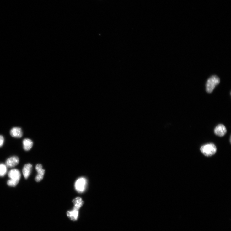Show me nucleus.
<instances>
[{
    "label": "nucleus",
    "instance_id": "0eeeda50",
    "mask_svg": "<svg viewBox=\"0 0 231 231\" xmlns=\"http://www.w3.org/2000/svg\"><path fill=\"white\" fill-rule=\"evenodd\" d=\"M214 132L216 135L220 137L224 136L227 133V129L225 126L223 124L218 125L214 129Z\"/></svg>",
    "mask_w": 231,
    "mask_h": 231
},
{
    "label": "nucleus",
    "instance_id": "f8f14e48",
    "mask_svg": "<svg viewBox=\"0 0 231 231\" xmlns=\"http://www.w3.org/2000/svg\"><path fill=\"white\" fill-rule=\"evenodd\" d=\"M78 214V210L74 209L71 211H68L67 212V216L72 220L74 221L77 219Z\"/></svg>",
    "mask_w": 231,
    "mask_h": 231
},
{
    "label": "nucleus",
    "instance_id": "423d86ee",
    "mask_svg": "<svg viewBox=\"0 0 231 231\" xmlns=\"http://www.w3.org/2000/svg\"><path fill=\"white\" fill-rule=\"evenodd\" d=\"M35 169L37 172V175L35 178V180L36 182H39L43 179L45 171L43 169L42 166L40 164H37L36 166Z\"/></svg>",
    "mask_w": 231,
    "mask_h": 231
},
{
    "label": "nucleus",
    "instance_id": "6e6552de",
    "mask_svg": "<svg viewBox=\"0 0 231 231\" xmlns=\"http://www.w3.org/2000/svg\"><path fill=\"white\" fill-rule=\"evenodd\" d=\"M10 134L13 137L20 138L23 136V132L20 128L14 127L10 130Z\"/></svg>",
    "mask_w": 231,
    "mask_h": 231
},
{
    "label": "nucleus",
    "instance_id": "f03ea898",
    "mask_svg": "<svg viewBox=\"0 0 231 231\" xmlns=\"http://www.w3.org/2000/svg\"><path fill=\"white\" fill-rule=\"evenodd\" d=\"M220 83L219 78L215 75L211 77L207 81L206 84V91L208 93H211L215 87Z\"/></svg>",
    "mask_w": 231,
    "mask_h": 231
},
{
    "label": "nucleus",
    "instance_id": "9d476101",
    "mask_svg": "<svg viewBox=\"0 0 231 231\" xmlns=\"http://www.w3.org/2000/svg\"><path fill=\"white\" fill-rule=\"evenodd\" d=\"M23 148L25 151H28L31 150L33 145L32 141L28 138L24 139L23 141Z\"/></svg>",
    "mask_w": 231,
    "mask_h": 231
},
{
    "label": "nucleus",
    "instance_id": "20e7f679",
    "mask_svg": "<svg viewBox=\"0 0 231 231\" xmlns=\"http://www.w3.org/2000/svg\"><path fill=\"white\" fill-rule=\"evenodd\" d=\"M86 184V180L84 178H80L75 182V189L78 192L83 193L85 190Z\"/></svg>",
    "mask_w": 231,
    "mask_h": 231
},
{
    "label": "nucleus",
    "instance_id": "4468645a",
    "mask_svg": "<svg viewBox=\"0 0 231 231\" xmlns=\"http://www.w3.org/2000/svg\"><path fill=\"white\" fill-rule=\"evenodd\" d=\"M4 142V138L3 136L0 135V148L3 145Z\"/></svg>",
    "mask_w": 231,
    "mask_h": 231
},
{
    "label": "nucleus",
    "instance_id": "39448f33",
    "mask_svg": "<svg viewBox=\"0 0 231 231\" xmlns=\"http://www.w3.org/2000/svg\"><path fill=\"white\" fill-rule=\"evenodd\" d=\"M19 162V157L13 156L8 158L6 162V165L8 168H12L17 165Z\"/></svg>",
    "mask_w": 231,
    "mask_h": 231
},
{
    "label": "nucleus",
    "instance_id": "7ed1b4c3",
    "mask_svg": "<svg viewBox=\"0 0 231 231\" xmlns=\"http://www.w3.org/2000/svg\"><path fill=\"white\" fill-rule=\"evenodd\" d=\"M200 150L205 156L208 157L214 154L216 152L217 148L214 144L210 143L201 147Z\"/></svg>",
    "mask_w": 231,
    "mask_h": 231
},
{
    "label": "nucleus",
    "instance_id": "f257e3e1",
    "mask_svg": "<svg viewBox=\"0 0 231 231\" xmlns=\"http://www.w3.org/2000/svg\"><path fill=\"white\" fill-rule=\"evenodd\" d=\"M8 176L10 180L8 181V185L11 187H15L19 183L21 178L20 171L17 169L10 170L8 173Z\"/></svg>",
    "mask_w": 231,
    "mask_h": 231
},
{
    "label": "nucleus",
    "instance_id": "ddd939ff",
    "mask_svg": "<svg viewBox=\"0 0 231 231\" xmlns=\"http://www.w3.org/2000/svg\"><path fill=\"white\" fill-rule=\"evenodd\" d=\"M7 172V167L4 164H0V177H3Z\"/></svg>",
    "mask_w": 231,
    "mask_h": 231
},
{
    "label": "nucleus",
    "instance_id": "1a4fd4ad",
    "mask_svg": "<svg viewBox=\"0 0 231 231\" xmlns=\"http://www.w3.org/2000/svg\"><path fill=\"white\" fill-rule=\"evenodd\" d=\"M32 169V165L30 164L24 165L23 169V173L24 178L27 179L30 175Z\"/></svg>",
    "mask_w": 231,
    "mask_h": 231
},
{
    "label": "nucleus",
    "instance_id": "9b49d317",
    "mask_svg": "<svg viewBox=\"0 0 231 231\" xmlns=\"http://www.w3.org/2000/svg\"><path fill=\"white\" fill-rule=\"evenodd\" d=\"M72 201H73V203L74 204L75 206L74 209L78 210L84 203L83 201L80 197H77L74 199Z\"/></svg>",
    "mask_w": 231,
    "mask_h": 231
}]
</instances>
